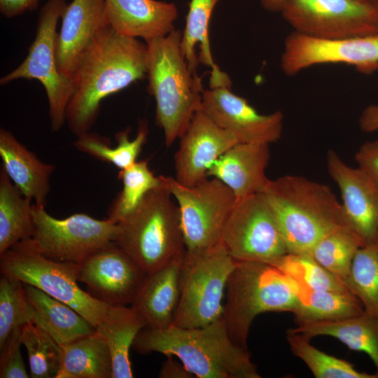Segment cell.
Wrapping results in <instances>:
<instances>
[{
    "mask_svg": "<svg viewBox=\"0 0 378 378\" xmlns=\"http://www.w3.org/2000/svg\"><path fill=\"white\" fill-rule=\"evenodd\" d=\"M147 45L110 24L97 35L73 76L66 121L77 136L90 132L102 101L146 76Z\"/></svg>",
    "mask_w": 378,
    "mask_h": 378,
    "instance_id": "obj_1",
    "label": "cell"
},
{
    "mask_svg": "<svg viewBox=\"0 0 378 378\" xmlns=\"http://www.w3.org/2000/svg\"><path fill=\"white\" fill-rule=\"evenodd\" d=\"M132 347L141 354L157 352L175 356L197 378L260 377L248 350L230 337L223 316L197 328L146 326Z\"/></svg>",
    "mask_w": 378,
    "mask_h": 378,
    "instance_id": "obj_2",
    "label": "cell"
},
{
    "mask_svg": "<svg viewBox=\"0 0 378 378\" xmlns=\"http://www.w3.org/2000/svg\"><path fill=\"white\" fill-rule=\"evenodd\" d=\"M262 193L275 215L288 253L309 254L322 237L346 226L342 203L325 184L286 175L270 179Z\"/></svg>",
    "mask_w": 378,
    "mask_h": 378,
    "instance_id": "obj_3",
    "label": "cell"
},
{
    "mask_svg": "<svg viewBox=\"0 0 378 378\" xmlns=\"http://www.w3.org/2000/svg\"><path fill=\"white\" fill-rule=\"evenodd\" d=\"M182 33L146 41L148 92L156 103V123L171 146L186 130L195 113L202 108V80L192 72L181 48Z\"/></svg>",
    "mask_w": 378,
    "mask_h": 378,
    "instance_id": "obj_4",
    "label": "cell"
},
{
    "mask_svg": "<svg viewBox=\"0 0 378 378\" xmlns=\"http://www.w3.org/2000/svg\"><path fill=\"white\" fill-rule=\"evenodd\" d=\"M172 197L166 183L153 189L132 214L117 223L115 244L146 274L186 253L179 210Z\"/></svg>",
    "mask_w": 378,
    "mask_h": 378,
    "instance_id": "obj_5",
    "label": "cell"
},
{
    "mask_svg": "<svg viewBox=\"0 0 378 378\" xmlns=\"http://www.w3.org/2000/svg\"><path fill=\"white\" fill-rule=\"evenodd\" d=\"M298 297L293 281L265 262L237 261L227 281L223 318L232 340L247 349L255 318L266 312L293 313Z\"/></svg>",
    "mask_w": 378,
    "mask_h": 378,
    "instance_id": "obj_6",
    "label": "cell"
},
{
    "mask_svg": "<svg viewBox=\"0 0 378 378\" xmlns=\"http://www.w3.org/2000/svg\"><path fill=\"white\" fill-rule=\"evenodd\" d=\"M0 268L1 274L34 286L69 305L95 328L110 307L78 286L79 263L46 257L27 240L0 255Z\"/></svg>",
    "mask_w": 378,
    "mask_h": 378,
    "instance_id": "obj_7",
    "label": "cell"
},
{
    "mask_svg": "<svg viewBox=\"0 0 378 378\" xmlns=\"http://www.w3.org/2000/svg\"><path fill=\"white\" fill-rule=\"evenodd\" d=\"M236 264L222 243L200 254H185L173 324L197 328L220 318L227 281Z\"/></svg>",
    "mask_w": 378,
    "mask_h": 378,
    "instance_id": "obj_8",
    "label": "cell"
},
{
    "mask_svg": "<svg viewBox=\"0 0 378 378\" xmlns=\"http://www.w3.org/2000/svg\"><path fill=\"white\" fill-rule=\"evenodd\" d=\"M67 4L65 0H48L39 12L34 40L24 61L1 77L5 85L15 80H36L45 88L52 132L66 121V109L74 91L72 78L62 75L57 60V26Z\"/></svg>",
    "mask_w": 378,
    "mask_h": 378,
    "instance_id": "obj_9",
    "label": "cell"
},
{
    "mask_svg": "<svg viewBox=\"0 0 378 378\" xmlns=\"http://www.w3.org/2000/svg\"><path fill=\"white\" fill-rule=\"evenodd\" d=\"M164 181L178 207L186 255L206 252L222 243V234L237 200L232 191L216 178L208 177L193 186L174 178Z\"/></svg>",
    "mask_w": 378,
    "mask_h": 378,
    "instance_id": "obj_10",
    "label": "cell"
},
{
    "mask_svg": "<svg viewBox=\"0 0 378 378\" xmlns=\"http://www.w3.org/2000/svg\"><path fill=\"white\" fill-rule=\"evenodd\" d=\"M34 231L30 246L49 258L80 263L115 242L118 224L74 214L63 219L50 216L44 206L32 204Z\"/></svg>",
    "mask_w": 378,
    "mask_h": 378,
    "instance_id": "obj_11",
    "label": "cell"
},
{
    "mask_svg": "<svg viewBox=\"0 0 378 378\" xmlns=\"http://www.w3.org/2000/svg\"><path fill=\"white\" fill-rule=\"evenodd\" d=\"M280 12L295 31L314 37L378 34V0H285Z\"/></svg>",
    "mask_w": 378,
    "mask_h": 378,
    "instance_id": "obj_12",
    "label": "cell"
},
{
    "mask_svg": "<svg viewBox=\"0 0 378 378\" xmlns=\"http://www.w3.org/2000/svg\"><path fill=\"white\" fill-rule=\"evenodd\" d=\"M221 241L237 261L269 263L288 253L275 215L262 192L237 201Z\"/></svg>",
    "mask_w": 378,
    "mask_h": 378,
    "instance_id": "obj_13",
    "label": "cell"
},
{
    "mask_svg": "<svg viewBox=\"0 0 378 378\" xmlns=\"http://www.w3.org/2000/svg\"><path fill=\"white\" fill-rule=\"evenodd\" d=\"M342 63L365 74L378 69V34L346 38H318L294 31L284 43L281 68L294 76L311 66Z\"/></svg>",
    "mask_w": 378,
    "mask_h": 378,
    "instance_id": "obj_14",
    "label": "cell"
},
{
    "mask_svg": "<svg viewBox=\"0 0 378 378\" xmlns=\"http://www.w3.org/2000/svg\"><path fill=\"white\" fill-rule=\"evenodd\" d=\"M146 275L114 242L79 263L78 279L93 298L110 306H128Z\"/></svg>",
    "mask_w": 378,
    "mask_h": 378,
    "instance_id": "obj_15",
    "label": "cell"
},
{
    "mask_svg": "<svg viewBox=\"0 0 378 378\" xmlns=\"http://www.w3.org/2000/svg\"><path fill=\"white\" fill-rule=\"evenodd\" d=\"M202 109L239 143L270 145L277 141L282 134L284 115L281 111L260 114L228 87L204 90Z\"/></svg>",
    "mask_w": 378,
    "mask_h": 378,
    "instance_id": "obj_16",
    "label": "cell"
},
{
    "mask_svg": "<svg viewBox=\"0 0 378 378\" xmlns=\"http://www.w3.org/2000/svg\"><path fill=\"white\" fill-rule=\"evenodd\" d=\"M174 155L175 179L181 185L193 186L207 177L211 165L239 143L230 132L216 124L202 108L192 116L179 138Z\"/></svg>",
    "mask_w": 378,
    "mask_h": 378,
    "instance_id": "obj_17",
    "label": "cell"
},
{
    "mask_svg": "<svg viewBox=\"0 0 378 378\" xmlns=\"http://www.w3.org/2000/svg\"><path fill=\"white\" fill-rule=\"evenodd\" d=\"M328 172L341 192L346 225L363 245L378 239V186L358 167L347 164L332 150L326 155Z\"/></svg>",
    "mask_w": 378,
    "mask_h": 378,
    "instance_id": "obj_18",
    "label": "cell"
},
{
    "mask_svg": "<svg viewBox=\"0 0 378 378\" xmlns=\"http://www.w3.org/2000/svg\"><path fill=\"white\" fill-rule=\"evenodd\" d=\"M61 19L57 38V65L62 75L72 78L97 35L110 24L105 0H73Z\"/></svg>",
    "mask_w": 378,
    "mask_h": 378,
    "instance_id": "obj_19",
    "label": "cell"
},
{
    "mask_svg": "<svg viewBox=\"0 0 378 378\" xmlns=\"http://www.w3.org/2000/svg\"><path fill=\"white\" fill-rule=\"evenodd\" d=\"M269 146L234 144L211 165L207 177L221 181L232 191L237 201L262 192L270 180L265 174Z\"/></svg>",
    "mask_w": 378,
    "mask_h": 378,
    "instance_id": "obj_20",
    "label": "cell"
},
{
    "mask_svg": "<svg viewBox=\"0 0 378 378\" xmlns=\"http://www.w3.org/2000/svg\"><path fill=\"white\" fill-rule=\"evenodd\" d=\"M110 25L120 34L144 39L164 36L174 29L178 8L157 0H105Z\"/></svg>",
    "mask_w": 378,
    "mask_h": 378,
    "instance_id": "obj_21",
    "label": "cell"
},
{
    "mask_svg": "<svg viewBox=\"0 0 378 378\" xmlns=\"http://www.w3.org/2000/svg\"><path fill=\"white\" fill-rule=\"evenodd\" d=\"M1 169L20 192L35 204L45 206L55 166L43 162L17 140L8 130H0Z\"/></svg>",
    "mask_w": 378,
    "mask_h": 378,
    "instance_id": "obj_22",
    "label": "cell"
},
{
    "mask_svg": "<svg viewBox=\"0 0 378 378\" xmlns=\"http://www.w3.org/2000/svg\"><path fill=\"white\" fill-rule=\"evenodd\" d=\"M183 258L146 275L130 305L144 318L146 326L164 328L173 324Z\"/></svg>",
    "mask_w": 378,
    "mask_h": 378,
    "instance_id": "obj_23",
    "label": "cell"
},
{
    "mask_svg": "<svg viewBox=\"0 0 378 378\" xmlns=\"http://www.w3.org/2000/svg\"><path fill=\"white\" fill-rule=\"evenodd\" d=\"M220 0H190L181 48L190 69L196 72L200 62L211 69L210 88L231 87V80L221 71L212 57L209 26L212 12Z\"/></svg>",
    "mask_w": 378,
    "mask_h": 378,
    "instance_id": "obj_24",
    "label": "cell"
},
{
    "mask_svg": "<svg viewBox=\"0 0 378 378\" xmlns=\"http://www.w3.org/2000/svg\"><path fill=\"white\" fill-rule=\"evenodd\" d=\"M24 286L34 312V323L61 345L95 333L96 328L69 305L34 286L24 284Z\"/></svg>",
    "mask_w": 378,
    "mask_h": 378,
    "instance_id": "obj_25",
    "label": "cell"
},
{
    "mask_svg": "<svg viewBox=\"0 0 378 378\" xmlns=\"http://www.w3.org/2000/svg\"><path fill=\"white\" fill-rule=\"evenodd\" d=\"M291 330L312 339L328 336L338 340L349 349L366 354L378 371V318L363 313L336 321L298 324Z\"/></svg>",
    "mask_w": 378,
    "mask_h": 378,
    "instance_id": "obj_26",
    "label": "cell"
},
{
    "mask_svg": "<svg viewBox=\"0 0 378 378\" xmlns=\"http://www.w3.org/2000/svg\"><path fill=\"white\" fill-rule=\"evenodd\" d=\"M146 326L144 318L131 306H110L96 327V334L106 342L112 358L113 378H132L130 349Z\"/></svg>",
    "mask_w": 378,
    "mask_h": 378,
    "instance_id": "obj_27",
    "label": "cell"
},
{
    "mask_svg": "<svg viewBox=\"0 0 378 378\" xmlns=\"http://www.w3.org/2000/svg\"><path fill=\"white\" fill-rule=\"evenodd\" d=\"M290 279L294 282L298 297V304L293 313L298 324L336 321L364 312L357 297L349 290L312 289Z\"/></svg>",
    "mask_w": 378,
    "mask_h": 378,
    "instance_id": "obj_28",
    "label": "cell"
},
{
    "mask_svg": "<svg viewBox=\"0 0 378 378\" xmlns=\"http://www.w3.org/2000/svg\"><path fill=\"white\" fill-rule=\"evenodd\" d=\"M55 378H113L112 358L106 341L95 332L62 345Z\"/></svg>",
    "mask_w": 378,
    "mask_h": 378,
    "instance_id": "obj_29",
    "label": "cell"
},
{
    "mask_svg": "<svg viewBox=\"0 0 378 378\" xmlns=\"http://www.w3.org/2000/svg\"><path fill=\"white\" fill-rule=\"evenodd\" d=\"M31 202L20 192L1 169L0 172V255L32 236L34 223Z\"/></svg>",
    "mask_w": 378,
    "mask_h": 378,
    "instance_id": "obj_30",
    "label": "cell"
},
{
    "mask_svg": "<svg viewBox=\"0 0 378 378\" xmlns=\"http://www.w3.org/2000/svg\"><path fill=\"white\" fill-rule=\"evenodd\" d=\"M148 133L147 125L142 121L132 140L130 139L129 129L115 134L118 143L115 147H111L108 138L90 132L78 136L74 145L78 150L102 162L111 163L122 170L131 167L137 161L142 147L146 142Z\"/></svg>",
    "mask_w": 378,
    "mask_h": 378,
    "instance_id": "obj_31",
    "label": "cell"
},
{
    "mask_svg": "<svg viewBox=\"0 0 378 378\" xmlns=\"http://www.w3.org/2000/svg\"><path fill=\"white\" fill-rule=\"evenodd\" d=\"M118 178L122 188L109 206L107 218L115 223L132 214L148 192L165 184L163 176H156L150 171L148 160L136 161L120 170Z\"/></svg>",
    "mask_w": 378,
    "mask_h": 378,
    "instance_id": "obj_32",
    "label": "cell"
},
{
    "mask_svg": "<svg viewBox=\"0 0 378 378\" xmlns=\"http://www.w3.org/2000/svg\"><path fill=\"white\" fill-rule=\"evenodd\" d=\"M310 338L287 331L286 340L293 354L308 367L316 378H378L374 373L360 372L346 360L330 355L315 347Z\"/></svg>",
    "mask_w": 378,
    "mask_h": 378,
    "instance_id": "obj_33",
    "label": "cell"
},
{
    "mask_svg": "<svg viewBox=\"0 0 378 378\" xmlns=\"http://www.w3.org/2000/svg\"><path fill=\"white\" fill-rule=\"evenodd\" d=\"M344 282L363 311L378 318V239L357 251Z\"/></svg>",
    "mask_w": 378,
    "mask_h": 378,
    "instance_id": "obj_34",
    "label": "cell"
},
{
    "mask_svg": "<svg viewBox=\"0 0 378 378\" xmlns=\"http://www.w3.org/2000/svg\"><path fill=\"white\" fill-rule=\"evenodd\" d=\"M362 246L360 239L350 228L342 226L322 237L309 254L322 267L344 281L357 251Z\"/></svg>",
    "mask_w": 378,
    "mask_h": 378,
    "instance_id": "obj_35",
    "label": "cell"
},
{
    "mask_svg": "<svg viewBox=\"0 0 378 378\" xmlns=\"http://www.w3.org/2000/svg\"><path fill=\"white\" fill-rule=\"evenodd\" d=\"M20 340L25 347L31 378H55L60 368L62 345L34 323L22 326Z\"/></svg>",
    "mask_w": 378,
    "mask_h": 378,
    "instance_id": "obj_36",
    "label": "cell"
},
{
    "mask_svg": "<svg viewBox=\"0 0 378 378\" xmlns=\"http://www.w3.org/2000/svg\"><path fill=\"white\" fill-rule=\"evenodd\" d=\"M34 312L24 284L1 274L0 279V347L16 329L34 323Z\"/></svg>",
    "mask_w": 378,
    "mask_h": 378,
    "instance_id": "obj_37",
    "label": "cell"
},
{
    "mask_svg": "<svg viewBox=\"0 0 378 378\" xmlns=\"http://www.w3.org/2000/svg\"><path fill=\"white\" fill-rule=\"evenodd\" d=\"M288 276L317 290H349L342 279L318 264L310 254L287 253L269 262Z\"/></svg>",
    "mask_w": 378,
    "mask_h": 378,
    "instance_id": "obj_38",
    "label": "cell"
},
{
    "mask_svg": "<svg viewBox=\"0 0 378 378\" xmlns=\"http://www.w3.org/2000/svg\"><path fill=\"white\" fill-rule=\"evenodd\" d=\"M22 328L15 330L0 347V377L28 378L21 354Z\"/></svg>",
    "mask_w": 378,
    "mask_h": 378,
    "instance_id": "obj_39",
    "label": "cell"
},
{
    "mask_svg": "<svg viewBox=\"0 0 378 378\" xmlns=\"http://www.w3.org/2000/svg\"><path fill=\"white\" fill-rule=\"evenodd\" d=\"M358 167L378 186V139L360 146L355 154Z\"/></svg>",
    "mask_w": 378,
    "mask_h": 378,
    "instance_id": "obj_40",
    "label": "cell"
},
{
    "mask_svg": "<svg viewBox=\"0 0 378 378\" xmlns=\"http://www.w3.org/2000/svg\"><path fill=\"white\" fill-rule=\"evenodd\" d=\"M40 0H0V11L6 18H13L37 9Z\"/></svg>",
    "mask_w": 378,
    "mask_h": 378,
    "instance_id": "obj_41",
    "label": "cell"
},
{
    "mask_svg": "<svg viewBox=\"0 0 378 378\" xmlns=\"http://www.w3.org/2000/svg\"><path fill=\"white\" fill-rule=\"evenodd\" d=\"M159 372L161 378H193L195 377L180 361L178 363L172 356H167Z\"/></svg>",
    "mask_w": 378,
    "mask_h": 378,
    "instance_id": "obj_42",
    "label": "cell"
},
{
    "mask_svg": "<svg viewBox=\"0 0 378 378\" xmlns=\"http://www.w3.org/2000/svg\"><path fill=\"white\" fill-rule=\"evenodd\" d=\"M359 125L365 132L378 130V105H370L363 111L359 118Z\"/></svg>",
    "mask_w": 378,
    "mask_h": 378,
    "instance_id": "obj_43",
    "label": "cell"
},
{
    "mask_svg": "<svg viewBox=\"0 0 378 378\" xmlns=\"http://www.w3.org/2000/svg\"><path fill=\"white\" fill-rule=\"evenodd\" d=\"M284 1L285 0H260L262 6L270 12H280Z\"/></svg>",
    "mask_w": 378,
    "mask_h": 378,
    "instance_id": "obj_44",
    "label": "cell"
},
{
    "mask_svg": "<svg viewBox=\"0 0 378 378\" xmlns=\"http://www.w3.org/2000/svg\"><path fill=\"white\" fill-rule=\"evenodd\" d=\"M357 1H363V2H370V1H375L377 0H357Z\"/></svg>",
    "mask_w": 378,
    "mask_h": 378,
    "instance_id": "obj_45",
    "label": "cell"
},
{
    "mask_svg": "<svg viewBox=\"0 0 378 378\" xmlns=\"http://www.w3.org/2000/svg\"><path fill=\"white\" fill-rule=\"evenodd\" d=\"M377 25H378V20H377Z\"/></svg>",
    "mask_w": 378,
    "mask_h": 378,
    "instance_id": "obj_46",
    "label": "cell"
}]
</instances>
